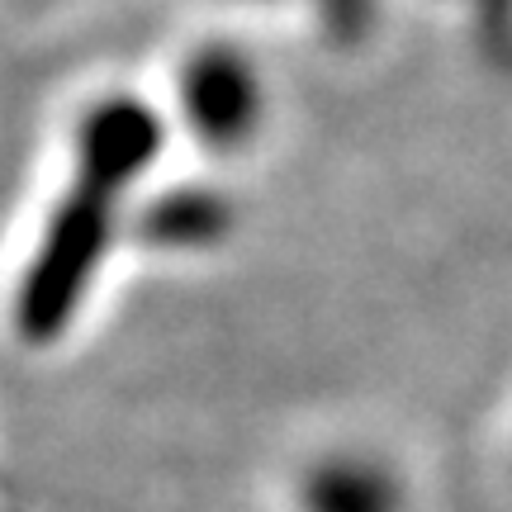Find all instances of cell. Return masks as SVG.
Instances as JSON below:
<instances>
[{
	"mask_svg": "<svg viewBox=\"0 0 512 512\" xmlns=\"http://www.w3.org/2000/svg\"><path fill=\"white\" fill-rule=\"evenodd\" d=\"M124 200L67 176L10 290V323L24 347H53L86 309L114 242L124 238Z\"/></svg>",
	"mask_w": 512,
	"mask_h": 512,
	"instance_id": "obj_1",
	"label": "cell"
},
{
	"mask_svg": "<svg viewBox=\"0 0 512 512\" xmlns=\"http://www.w3.org/2000/svg\"><path fill=\"white\" fill-rule=\"evenodd\" d=\"M171 110L185 138L204 147V157L242 152L266 124V95L252 57L228 43L190 48L171 76Z\"/></svg>",
	"mask_w": 512,
	"mask_h": 512,
	"instance_id": "obj_2",
	"label": "cell"
},
{
	"mask_svg": "<svg viewBox=\"0 0 512 512\" xmlns=\"http://www.w3.org/2000/svg\"><path fill=\"white\" fill-rule=\"evenodd\" d=\"M166 138H171V119L152 100L105 91L86 100L76 114L67 138V157H72L67 176L128 204V195H138L143 181L157 171Z\"/></svg>",
	"mask_w": 512,
	"mask_h": 512,
	"instance_id": "obj_3",
	"label": "cell"
},
{
	"mask_svg": "<svg viewBox=\"0 0 512 512\" xmlns=\"http://www.w3.org/2000/svg\"><path fill=\"white\" fill-rule=\"evenodd\" d=\"M299 512H399L384 465L361 456H323L299 475Z\"/></svg>",
	"mask_w": 512,
	"mask_h": 512,
	"instance_id": "obj_4",
	"label": "cell"
},
{
	"mask_svg": "<svg viewBox=\"0 0 512 512\" xmlns=\"http://www.w3.org/2000/svg\"><path fill=\"white\" fill-rule=\"evenodd\" d=\"M128 233H138L143 242L162 247V252H176V247H209V242L223 233V214L214 200H195V195L176 190V195H166L157 209H147Z\"/></svg>",
	"mask_w": 512,
	"mask_h": 512,
	"instance_id": "obj_5",
	"label": "cell"
}]
</instances>
